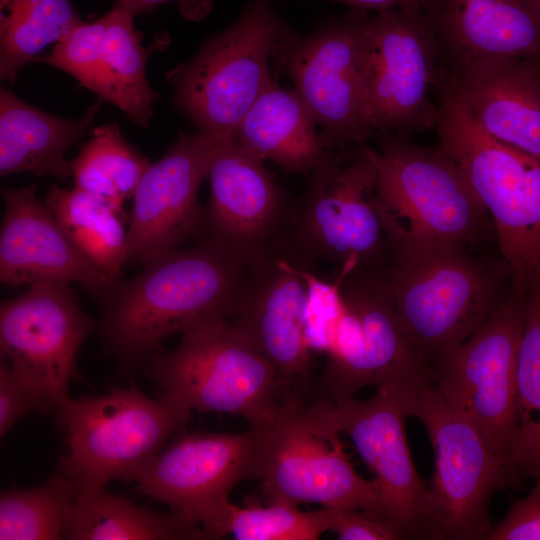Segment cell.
<instances>
[{
    "mask_svg": "<svg viewBox=\"0 0 540 540\" xmlns=\"http://www.w3.org/2000/svg\"><path fill=\"white\" fill-rule=\"evenodd\" d=\"M206 235L246 267L266 252L293 206L264 161L223 139L211 161Z\"/></svg>",
    "mask_w": 540,
    "mask_h": 540,
    "instance_id": "ffe728a7",
    "label": "cell"
},
{
    "mask_svg": "<svg viewBox=\"0 0 540 540\" xmlns=\"http://www.w3.org/2000/svg\"><path fill=\"white\" fill-rule=\"evenodd\" d=\"M382 205L410 233L475 249L494 233L485 207L459 165L440 147L381 136L371 149Z\"/></svg>",
    "mask_w": 540,
    "mask_h": 540,
    "instance_id": "9c48e42d",
    "label": "cell"
},
{
    "mask_svg": "<svg viewBox=\"0 0 540 540\" xmlns=\"http://www.w3.org/2000/svg\"><path fill=\"white\" fill-rule=\"evenodd\" d=\"M77 496L76 486L61 472L37 487L2 492L0 540L62 539Z\"/></svg>",
    "mask_w": 540,
    "mask_h": 540,
    "instance_id": "d6a6232c",
    "label": "cell"
},
{
    "mask_svg": "<svg viewBox=\"0 0 540 540\" xmlns=\"http://www.w3.org/2000/svg\"><path fill=\"white\" fill-rule=\"evenodd\" d=\"M296 255L339 268L383 266L387 238L378 209L377 170L369 147L327 149L293 206Z\"/></svg>",
    "mask_w": 540,
    "mask_h": 540,
    "instance_id": "52a82bcc",
    "label": "cell"
},
{
    "mask_svg": "<svg viewBox=\"0 0 540 540\" xmlns=\"http://www.w3.org/2000/svg\"><path fill=\"white\" fill-rule=\"evenodd\" d=\"M200 525L205 539L232 535L237 540H315L329 531V515L326 507L306 512L284 503L240 507L225 499Z\"/></svg>",
    "mask_w": 540,
    "mask_h": 540,
    "instance_id": "f546056e",
    "label": "cell"
},
{
    "mask_svg": "<svg viewBox=\"0 0 540 540\" xmlns=\"http://www.w3.org/2000/svg\"><path fill=\"white\" fill-rule=\"evenodd\" d=\"M526 302L527 292L512 285L497 311L431 371L433 386L479 429L509 469Z\"/></svg>",
    "mask_w": 540,
    "mask_h": 540,
    "instance_id": "8fae6325",
    "label": "cell"
},
{
    "mask_svg": "<svg viewBox=\"0 0 540 540\" xmlns=\"http://www.w3.org/2000/svg\"><path fill=\"white\" fill-rule=\"evenodd\" d=\"M122 1H124V0H117V2H122Z\"/></svg>",
    "mask_w": 540,
    "mask_h": 540,
    "instance_id": "60d3db41",
    "label": "cell"
},
{
    "mask_svg": "<svg viewBox=\"0 0 540 540\" xmlns=\"http://www.w3.org/2000/svg\"><path fill=\"white\" fill-rule=\"evenodd\" d=\"M407 416L424 425L435 453L429 491L441 539H487L494 493L515 483L507 462L432 383L405 393Z\"/></svg>",
    "mask_w": 540,
    "mask_h": 540,
    "instance_id": "ba28073f",
    "label": "cell"
},
{
    "mask_svg": "<svg viewBox=\"0 0 540 540\" xmlns=\"http://www.w3.org/2000/svg\"><path fill=\"white\" fill-rule=\"evenodd\" d=\"M387 238L383 272L401 328L431 371L501 306L508 266L478 258L474 249L408 232L382 205Z\"/></svg>",
    "mask_w": 540,
    "mask_h": 540,
    "instance_id": "6da1fadb",
    "label": "cell"
},
{
    "mask_svg": "<svg viewBox=\"0 0 540 540\" xmlns=\"http://www.w3.org/2000/svg\"><path fill=\"white\" fill-rule=\"evenodd\" d=\"M340 291L361 325L358 349L344 363L324 368L320 398L353 397L366 386L400 393L431 383L397 318L382 266L342 267Z\"/></svg>",
    "mask_w": 540,
    "mask_h": 540,
    "instance_id": "d6986e66",
    "label": "cell"
},
{
    "mask_svg": "<svg viewBox=\"0 0 540 540\" xmlns=\"http://www.w3.org/2000/svg\"><path fill=\"white\" fill-rule=\"evenodd\" d=\"M191 411L169 397H149L134 383L105 395L69 398L54 417L65 443L59 472L78 492L104 488L113 480L133 481L184 431Z\"/></svg>",
    "mask_w": 540,
    "mask_h": 540,
    "instance_id": "5b68a950",
    "label": "cell"
},
{
    "mask_svg": "<svg viewBox=\"0 0 540 540\" xmlns=\"http://www.w3.org/2000/svg\"><path fill=\"white\" fill-rule=\"evenodd\" d=\"M96 327L70 284L30 285L1 302V360L43 393L55 417L78 376V351Z\"/></svg>",
    "mask_w": 540,
    "mask_h": 540,
    "instance_id": "2e32d148",
    "label": "cell"
},
{
    "mask_svg": "<svg viewBox=\"0 0 540 540\" xmlns=\"http://www.w3.org/2000/svg\"><path fill=\"white\" fill-rule=\"evenodd\" d=\"M369 15L355 12L307 36L289 32L277 51L294 89L310 109L324 148L365 143V35Z\"/></svg>",
    "mask_w": 540,
    "mask_h": 540,
    "instance_id": "5bb4252c",
    "label": "cell"
},
{
    "mask_svg": "<svg viewBox=\"0 0 540 540\" xmlns=\"http://www.w3.org/2000/svg\"><path fill=\"white\" fill-rule=\"evenodd\" d=\"M440 89L462 103L491 137L540 159V57L443 67Z\"/></svg>",
    "mask_w": 540,
    "mask_h": 540,
    "instance_id": "7402d4cb",
    "label": "cell"
},
{
    "mask_svg": "<svg viewBox=\"0 0 540 540\" xmlns=\"http://www.w3.org/2000/svg\"><path fill=\"white\" fill-rule=\"evenodd\" d=\"M359 8L375 9L377 11L389 9H415L419 10V0H338Z\"/></svg>",
    "mask_w": 540,
    "mask_h": 540,
    "instance_id": "f35d334b",
    "label": "cell"
},
{
    "mask_svg": "<svg viewBox=\"0 0 540 540\" xmlns=\"http://www.w3.org/2000/svg\"><path fill=\"white\" fill-rule=\"evenodd\" d=\"M31 412L52 415L43 393L0 359V436Z\"/></svg>",
    "mask_w": 540,
    "mask_h": 540,
    "instance_id": "e575fe53",
    "label": "cell"
},
{
    "mask_svg": "<svg viewBox=\"0 0 540 540\" xmlns=\"http://www.w3.org/2000/svg\"><path fill=\"white\" fill-rule=\"evenodd\" d=\"M321 400L330 424L351 438L373 473L376 503L370 518L389 527L398 539H441L429 486L410 453L402 394L378 389L367 400Z\"/></svg>",
    "mask_w": 540,
    "mask_h": 540,
    "instance_id": "7c38bea8",
    "label": "cell"
},
{
    "mask_svg": "<svg viewBox=\"0 0 540 540\" xmlns=\"http://www.w3.org/2000/svg\"><path fill=\"white\" fill-rule=\"evenodd\" d=\"M83 22L71 0H50L0 11V78L14 83L22 68L35 62Z\"/></svg>",
    "mask_w": 540,
    "mask_h": 540,
    "instance_id": "1f68e13d",
    "label": "cell"
},
{
    "mask_svg": "<svg viewBox=\"0 0 540 540\" xmlns=\"http://www.w3.org/2000/svg\"><path fill=\"white\" fill-rule=\"evenodd\" d=\"M168 1H176L181 13L190 20L202 19L211 9V0H124L117 3L127 7L133 14H137Z\"/></svg>",
    "mask_w": 540,
    "mask_h": 540,
    "instance_id": "74e56055",
    "label": "cell"
},
{
    "mask_svg": "<svg viewBox=\"0 0 540 540\" xmlns=\"http://www.w3.org/2000/svg\"><path fill=\"white\" fill-rule=\"evenodd\" d=\"M338 435L320 399L286 406L267 428L260 478L264 501L348 507L370 517L374 485L355 471Z\"/></svg>",
    "mask_w": 540,
    "mask_h": 540,
    "instance_id": "4fadbf2b",
    "label": "cell"
},
{
    "mask_svg": "<svg viewBox=\"0 0 540 540\" xmlns=\"http://www.w3.org/2000/svg\"><path fill=\"white\" fill-rule=\"evenodd\" d=\"M517 430L510 457L516 481L540 473V297L527 292L516 371Z\"/></svg>",
    "mask_w": 540,
    "mask_h": 540,
    "instance_id": "f1b7e54d",
    "label": "cell"
},
{
    "mask_svg": "<svg viewBox=\"0 0 540 540\" xmlns=\"http://www.w3.org/2000/svg\"><path fill=\"white\" fill-rule=\"evenodd\" d=\"M46 204L67 235L101 271L112 278H121L128 263L123 204L74 187L52 185Z\"/></svg>",
    "mask_w": 540,
    "mask_h": 540,
    "instance_id": "83f0119b",
    "label": "cell"
},
{
    "mask_svg": "<svg viewBox=\"0 0 540 540\" xmlns=\"http://www.w3.org/2000/svg\"><path fill=\"white\" fill-rule=\"evenodd\" d=\"M534 478L529 494L513 503L488 540H540V473Z\"/></svg>",
    "mask_w": 540,
    "mask_h": 540,
    "instance_id": "d590c367",
    "label": "cell"
},
{
    "mask_svg": "<svg viewBox=\"0 0 540 540\" xmlns=\"http://www.w3.org/2000/svg\"><path fill=\"white\" fill-rule=\"evenodd\" d=\"M133 15L120 3L104 15L105 29L89 90L120 108L140 128H147L160 95L148 83L146 62L151 49L143 47Z\"/></svg>",
    "mask_w": 540,
    "mask_h": 540,
    "instance_id": "484cf974",
    "label": "cell"
},
{
    "mask_svg": "<svg viewBox=\"0 0 540 540\" xmlns=\"http://www.w3.org/2000/svg\"><path fill=\"white\" fill-rule=\"evenodd\" d=\"M181 335L174 349L160 347L142 366L160 395L191 410L241 416L253 428L270 427L289 405L274 367L230 318Z\"/></svg>",
    "mask_w": 540,
    "mask_h": 540,
    "instance_id": "277c9868",
    "label": "cell"
},
{
    "mask_svg": "<svg viewBox=\"0 0 540 540\" xmlns=\"http://www.w3.org/2000/svg\"><path fill=\"white\" fill-rule=\"evenodd\" d=\"M142 266L133 278L114 279L94 297L96 328L123 374L142 368L170 336L230 318L245 270L208 237Z\"/></svg>",
    "mask_w": 540,
    "mask_h": 540,
    "instance_id": "7a4b0ae2",
    "label": "cell"
},
{
    "mask_svg": "<svg viewBox=\"0 0 540 540\" xmlns=\"http://www.w3.org/2000/svg\"><path fill=\"white\" fill-rule=\"evenodd\" d=\"M444 68L540 57V0H419Z\"/></svg>",
    "mask_w": 540,
    "mask_h": 540,
    "instance_id": "603a6c76",
    "label": "cell"
},
{
    "mask_svg": "<svg viewBox=\"0 0 540 540\" xmlns=\"http://www.w3.org/2000/svg\"><path fill=\"white\" fill-rule=\"evenodd\" d=\"M301 273L308 285L307 339L315 354L327 355L345 310L340 291L341 277L338 275L332 283H329L303 267Z\"/></svg>",
    "mask_w": 540,
    "mask_h": 540,
    "instance_id": "836d02e7",
    "label": "cell"
},
{
    "mask_svg": "<svg viewBox=\"0 0 540 540\" xmlns=\"http://www.w3.org/2000/svg\"><path fill=\"white\" fill-rule=\"evenodd\" d=\"M97 101L77 119L47 113L0 88V175L31 172L59 179L71 176L65 155L82 138L101 108Z\"/></svg>",
    "mask_w": 540,
    "mask_h": 540,
    "instance_id": "cb8c5ba5",
    "label": "cell"
},
{
    "mask_svg": "<svg viewBox=\"0 0 540 540\" xmlns=\"http://www.w3.org/2000/svg\"><path fill=\"white\" fill-rule=\"evenodd\" d=\"M531 288H534L537 291V293H538V295L540 297V277H539L538 281Z\"/></svg>",
    "mask_w": 540,
    "mask_h": 540,
    "instance_id": "ab89813d",
    "label": "cell"
},
{
    "mask_svg": "<svg viewBox=\"0 0 540 540\" xmlns=\"http://www.w3.org/2000/svg\"><path fill=\"white\" fill-rule=\"evenodd\" d=\"M287 33L268 0L253 1L189 62L168 72L175 109L198 131L231 138L272 84L269 59Z\"/></svg>",
    "mask_w": 540,
    "mask_h": 540,
    "instance_id": "8992f818",
    "label": "cell"
},
{
    "mask_svg": "<svg viewBox=\"0 0 540 540\" xmlns=\"http://www.w3.org/2000/svg\"><path fill=\"white\" fill-rule=\"evenodd\" d=\"M434 36L419 10L369 16L365 35L364 120L374 134L408 137L435 128L431 98L442 74Z\"/></svg>",
    "mask_w": 540,
    "mask_h": 540,
    "instance_id": "30bf717a",
    "label": "cell"
},
{
    "mask_svg": "<svg viewBox=\"0 0 540 540\" xmlns=\"http://www.w3.org/2000/svg\"><path fill=\"white\" fill-rule=\"evenodd\" d=\"M267 428L240 433H179L147 461L133 481L148 497L200 524L241 481L260 479Z\"/></svg>",
    "mask_w": 540,
    "mask_h": 540,
    "instance_id": "e0dca14e",
    "label": "cell"
},
{
    "mask_svg": "<svg viewBox=\"0 0 540 540\" xmlns=\"http://www.w3.org/2000/svg\"><path fill=\"white\" fill-rule=\"evenodd\" d=\"M438 94L439 147L488 212L512 285L528 292L540 277V159L491 137L453 95Z\"/></svg>",
    "mask_w": 540,
    "mask_h": 540,
    "instance_id": "3957f363",
    "label": "cell"
},
{
    "mask_svg": "<svg viewBox=\"0 0 540 540\" xmlns=\"http://www.w3.org/2000/svg\"><path fill=\"white\" fill-rule=\"evenodd\" d=\"M69 540L205 539L201 525L173 510L161 513L109 493L105 487L78 492L64 537Z\"/></svg>",
    "mask_w": 540,
    "mask_h": 540,
    "instance_id": "4316f807",
    "label": "cell"
},
{
    "mask_svg": "<svg viewBox=\"0 0 540 540\" xmlns=\"http://www.w3.org/2000/svg\"><path fill=\"white\" fill-rule=\"evenodd\" d=\"M223 139L198 130L181 132L167 153L149 166L132 197L128 263L144 265L206 235V208L198 193Z\"/></svg>",
    "mask_w": 540,
    "mask_h": 540,
    "instance_id": "ac0fdd59",
    "label": "cell"
},
{
    "mask_svg": "<svg viewBox=\"0 0 540 540\" xmlns=\"http://www.w3.org/2000/svg\"><path fill=\"white\" fill-rule=\"evenodd\" d=\"M151 164L111 123L93 130L70 168L75 187L123 204Z\"/></svg>",
    "mask_w": 540,
    "mask_h": 540,
    "instance_id": "4dcf8cb0",
    "label": "cell"
},
{
    "mask_svg": "<svg viewBox=\"0 0 540 540\" xmlns=\"http://www.w3.org/2000/svg\"><path fill=\"white\" fill-rule=\"evenodd\" d=\"M329 515V530L341 540H395L397 535L386 525L356 509L323 506Z\"/></svg>",
    "mask_w": 540,
    "mask_h": 540,
    "instance_id": "8d00e7d4",
    "label": "cell"
},
{
    "mask_svg": "<svg viewBox=\"0 0 540 540\" xmlns=\"http://www.w3.org/2000/svg\"><path fill=\"white\" fill-rule=\"evenodd\" d=\"M316 121L300 95L276 82L248 110L231 138L245 152L289 173H310L324 156Z\"/></svg>",
    "mask_w": 540,
    "mask_h": 540,
    "instance_id": "d4e9b609",
    "label": "cell"
},
{
    "mask_svg": "<svg viewBox=\"0 0 540 540\" xmlns=\"http://www.w3.org/2000/svg\"><path fill=\"white\" fill-rule=\"evenodd\" d=\"M0 280L10 287L79 283L93 297L112 278L90 262L58 223L37 185L3 188Z\"/></svg>",
    "mask_w": 540,
    "mask_h": 540,
    "instance_id": "44dd1931",
    "label": "cell"
},
{
    "mask_svg": "<svg viewBox=\"0 0 540 540\" xmlns=\"http://www.w3.org/2000/svg\"><path fill=\"white\" fill-rule=\"evenodd\" d=\"M297 260L272 242L245 267L230 320L274 367L289 403L304 404L316 354L307 339L308 285Z\"/></svg>",
    "mask_w": 540,
    "mask_h": 540,
    "instance_id": "9a60e30c",
    "label": "cell"
}]
</instances>
